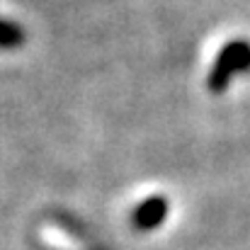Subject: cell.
<instances>
[{"mask_svg":"<svg viewBox=\"0 0 250 250\" xmlns=\"http://www.w3.org/2000/svg\"><path fill=\"white\" fill-rule=\"evenodd\" d=\"M24 42H27V34L17 22L0 17V51L20 49V46H24Z\"/></svg>","mask_w":250,"mask_h":250,"instance_id":"3957f363","label":"cell"},{"mask_svg":"<svg viewBox=\"0 0 250 250\" xmlns=\"http://www.w3.org/2000/svg\"><path fill=\"white\" fill-rule=\"evenodd\" d=\"M167 199L156 194V197H148L146 202H141V207L136 209L134 214V226L141 229V231H151L156 226H161L167 216Z\"/></svg>","mask_w":250,"mask_h":250,"instance_id":"7a4b0ae2","label":"cell"},{"mask_svg":"<svg viewBox=\"0 0 250 250\" xmlns=\"http://www.w3.org/2000/svg\"><path fill=\"white\" fill-rule=\"evenodd\" d=\"M238 73H250V42L246 39H233L219 51V56L207 76V87L214 95H219L231 85L233 76H238Z\"/></svg>","mask_w":250,"mask_h":250,"instance_id":"6da1fadb","label":"cell"}]
</instances>
